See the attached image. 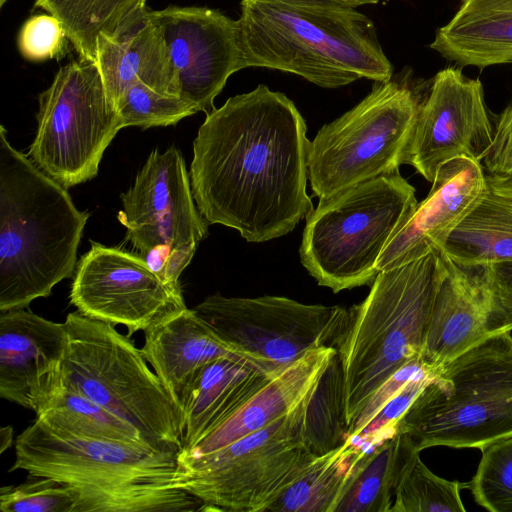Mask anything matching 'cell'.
Listing matches in <instances>:
<instances>
[{
	"label": "cell",
	"instance_id": "40",
	"mask_svg": "<svg viewBox=\"0 0 512 512\" xmlns=\"http://www.w3.org/2000/svg\"><path fill=\"white\" fill-rule=\"evenodd\" d=\"M14 442V433L12 426H3L0 430V453H4Z\"/></svg>",
	"mask_w": 512,
	"mask_h": 512
},
{
	"label": "cell",
	"instance_id": "38",
	"mask_svg": "<svg viewBox=\"0 0 512 512\" xmlns=\"http://www.w3.org/2000/svg\"><path fill=\"white\" fill-rule=\"evenodd\" d=\"M482 162L489 174L512 175V102L500 114Z\"/></svg>",
	"mask_w": 512,
	"mask_h": 512
},
{
	"label": "cell",
	"instance_id": "14",
	"mask_svg": "<svg viewBox=\"0 0 512 512\" xmlns=\"http://www.w3.org/2000/svg\"><path fill=\"white\" fill-rule=\"evenodd\" d=\"M69 299L84 316L123 325L130 337L186 308L180 285L164 282L140 255L95 242L77 264Z\"/></svg>",
	"mask_w": 512,
	"mask_h": 512
},
{
	"label": "cell",
	"instance_id": "25",
	"mask_svg": "<svg viewBox=\"0 0 512 512\" xmlns=\"http://www.w3.org/2000/svg\"><path fill=\"white\" fill-rule=\"evenodd\" d=\"M442 253L468 265L512 261V175L485 174L480 200L454 229Z\"/></svg>",
	"mask_w": 512,
	"mask_h": 512
},
{
	"label": "cell",
	"instance_id": "27",
	"mask_svg": "<svg viewBox=\"0 0 512 512\" xmlns=\"http://www.w3.org/2000/svg\"><path fill=\"white\" fill-rule=\"evenodd\" d=\"M366 452L345 440L318 455L267 511L335 512L356 464Z\"/></svg>",
	"mask_w": 512,
	"mask_h": 512
},
{
	"label": "cell",
	"instance_id": "41",
	"mask_svg": "<svg viewBox=\"0 0 512 512\" xmlns=\"http://www.w3.org/2000/svg\"><path fill=\"white\" fill-rule=\"evenodd\" d=\"M355 7L359 6V5H363V4H374V3H378L380 0H343Z\"/></svg>",
	"mask_w": 512,
	"mask_h": 512
},
{
	"label": "cell",
	"instance_id": "39",
	"mask_svg": "<svg viewBox=\"0 0 512 512\" xmlns=\"http://www.w3.org/2000/svg\"><path fill=\"white\" fill-rule=\"evenodd\" d=\"M496 289L512 309V261L488 264Z\"/></svg>",
	"mask_w": 512,
	"mask_h": 512
},
{
	"label": "cell",
	"instance_id": "3",
	"mask_svg": "<svg viewBox=\"0 0 512 512\" xmlns=\"http://www.w3.org/2000/svg\"><path fill=\"white\" fill-rule=\"evenodd\" d=\"M9 471L56 479L76 512H192L203 504L179 483L178 451L97 440L36 420L14 442Z\"/></svg>",
	"mask_w": 512,
	"mask_h": 512
},
{
	"label": "cell",
	"instance_id": "22",
	"mask_svg": "<svg viewBox=\"0 0 512 512\" xmlns=\"http://www.w3.org/2000/svg\"><path fill=\"white\" fill-rule=\"evenodd\" d=\"M97 65L110 106L135 82L152 90L179 97V85L161 25L148 10L145 16L116 38L99 36Z\"/></svg>",
	"mask_w": 512,
	"mask_h": 512
},
{
	"label": "cell",
	"instance_id": "18",
	"mask_svg": "<svg viewBox=\"0 0 512 512\" xmlns=\"http://www.w3.org/2000/svg\"><path fill=\"white\" fill-rule=\"evenodd\" d=\"M64 323L30 309L0 312V397L40 415L61 389Z\"/></svg>",
	"mask_w": 512,
	"mask_h": 512
},
{
	"label": "cell",
	"instance_id": "20",
	"mask_svg": "<svg viewBox=\"0 0 512 512\" xmlns=\"http://www.w3.org/2000/svg\"><path fill=\"white\" fill-rule=\"evenodd\" d=\"M336 354L337 350L332 345L306 352L299 359L275 372L229 418L190 449L179 451V454H209L273 424L315 392Z\"/></svg>",
	"mask_w": 512,
	"mask_h": 512
},
{
	"label": "cell",
	"instance_id": "12",
	"mask_svg": "<svg viewBox=\"0 0 512 512\" xmlns=\"http://www.w3.org/2000/svg\"><path fill=\"white\" fill-rule=\"evenodd\" d=\"M120 197L118 220L127 229V239L164 282L180 285L179 277L209 225L195 204L180 151H152Z\"/></svg>",
	"mask_w": 512,
	"mask_h": 512
},
{
	"label": "cell",
	"instance_id": "30",
	"mask_svg": "<svg viewBox=\"0 0 512 512\" xmlns=\"http://www.w3.org/2000/svg\"><path fill=\"white\" fill-rule=\"evenodd\" d=\"M419 451L407 458L399 474L390 512H464L460 496L468 483L435 475L422 462Z\"/></svg>",
	"mask_w": 512,
	"mask_h": 512
},
{
	"label": "cell",
	"instance_id": "5",
	"mask_svg": "<svg viewBox=\"0 0 512 512\" xmlns=\"http://www.w3.org/2000/svg\"><path fill=\"white\" fill-rule=\"evenodd\" d=\"M439 264L440 252H431L382 270L366 299L348 309L334 343L343 374L348 429L383 382L422 357Z\"/></svg>",
	"mask_w": 512,
	"mask_h": 512
},
{
	"label": "cell",
	"instance_id": "4",
	"mask_svg": "<svg viewBox=\"0 0 512 512\" xmlns=\"http://www.w3.org/2000/svg\"><path fill=\"white\" fill-rule=\"evenodd\" d=\"M0 126V312L27 308L70 278L89 213Z\"/></svg>",
	"mask_w": 512,
	"mask_h": 512
},
{
	"label": "cell",
	"instance_id": "31",
	"mask_svg": "<svg viewBox=\"0 0 512 512\" xmlns=\"http://www.w3.org/2000/svg\"><path fill=\"white\" fill-rule=\"evenodd\" d=\"M344 384L341 364L334 356L311 398L306 435L311 450L318 456L343 444L347 437Z\"/></svg>",
	"mask_w": 512,
	"mask_h": 512
},
{
	"label": "cell",
	"instance_id": "28",
	"mask_svg": "<svg viewBox=\"0 0 512 512\" xmlns=\"http://www.w3.org/2000/svg\"><path fill=\"white\" fill-rule=\"evenodd\" d=\"M414 450L410 438L397 433L367 451L356 464L335 512H390L399 474Z\"/></svg>",
	"mask_w": 512,
	"mask_h": 512
},
{
	"label": "cell",
	"instance_id": "17",
	"mask_svg": "<svg viewBox=\"0 0 512 512\" xmlns=\"http://www.w3.org/2000/svg\"><path fill=\"white\" fill-rule=\"evenodd\" d=\"M150 15L163 29L179 97L210 113L230 75L244 68L238 20L194 6H169Z\"/></svg>",
	"mask_w": 512,
	"mask_h": 512
},
{
	"label": "cell",
	"instance_id": "13",
	"mask_svg": "<svg viewBox=\"0 0 512 512\" xmlns=\"http://www.w3.org/2000/svg\"><path fill=\"white\" fill-rule=\"evenodd\" d=\"M194 310L240 355L275 372L306 352L335 343L347 320L341 306L280 296L210 295Z\"/></svg>",
	"mask_w": 512,
	"mask_h": 512
},
{
	"label": "cell",
	"instance_id": "34",
	"mask_svg": "<svg viewBox=\"0 0 512 512\" xmlns=\"http://www.w3.org/2000/svg\"><path fill=\"white\" fill-rule=\"evenodd\" d=\"M77 503L69 486L50 477L29 475L23 483L0 489L3 512H76Z\"/></svg>",
	"mask_w": 512,
	"mask_h": 512
},
{
	"label": "cell",
	"instance_id": "43",
	"mask_svg": "<svg viewBox=\"0 0 512 512\" xmlns=\"http://www.w3.org/2000/svg\"><path fill=\"white\" fill-rule=\"evenodd\" d=\"M462 1H465V0H462Z\"/></svg>",
	"mask_w": 512,
	"mask_h": 512
},
{
	"label": "cell",
	"instance_id": "19",
	"mask_svg": "<svg viewBox=\"0 0 512 512\" xmlns=\"http://www.w3.org/2000/svg\"><path fill=\"white\" fill-rule=\"evenodd\" d=\"M427 197L418 202L382 251L378 272L442 252L450 235L480 200L485 187L481 162L459 157L443 164Z\"/></svg>",
	"mask_w": 512,
	"mask_h": 512
},
{
	"label": "cell",
	"instance_id": "21",
	"mask_svg": "<svg viewBox=\"0 0 512 512\" xmlns=\"http://www.w3.org/2000/svg\"><path fill=\"white\" fill-rule=\"evenodd\" d=\"M144 335L142 353L181 412L191 384L205 366L240 355L187 307L155 323Z\"/></svg>",
	"mask_w": 512,
	"mask_h": 512
},
{
	"label": "cell",
	"instance_id": "16",
	"mask_svg": "<svg viewBox=\"0 0 512 512\" xmlns=\"http://www.w3.org/2000/svg\"><path fill=\"white\" fill-rule=\"evenodd\" d=\"M493 133L481 81L447 67L435 75L419 104L405 164L432 182L439 168L455 158L482 163Z\"/></svg>",
	"mask_w": 512,
	"mask_h": 512
},
{
	"label": "cell",
	"instance_id": "1",
	"mask_svg": "<svg viewBox=\"0 0 512 512\" xmlns=\"http://www.w3.org/2000/svg\"><path fill=\"white\" fill-rule=\"evenodd\" d=\"M305 121L285 94L258 85L207 114L193 141L190 183L208 224L262 243L313 210Z\"/></svg>",
	"mask_w": 512,
	"mask_h": 512
},
{
	"label": "cell",
	"instance_id": "35",
	"mask_svg": "<svg viewBox=\"0 0 512 512\" xmlns=\"http://www.w3.org/2000/svg\"><path fill=\"white\" fill-rule=\"evenodd\" d=\"M436 373L437 371L425 366L394 394L361 429L350 434L346 440L360 450L369 451L394 437L397 434L401 418Z\"/></svg>",
	"mask_w": 512,
	"mask_h": 512
},
{
	"label": "cell",
	"instance_id": "8",
	"mask_svg": "<svg viewBox=\"0 0 512 512\" xmlns=\"http://www.w3.org/2000/svg\"><path fill=\"white\" fill-rule=\"evenodd\" d=\"M417 203L414 187L399 171L320 198L306 217L302 265L334 293L371 285L382 251Z\"/></svg>",
	"mask_w": 512,
	"mask_h": 512
},
{
	"label": "cell",
	"instance_id": "23",
	"mask_svg": "<svg viewBox=\"0 0 512 512\" xmlns=\"http://www.w3.org/2000/svg\"><path fill=\"white\" fill-rule=\"evenodd\" d=\"M275 372L241 355L220 358L205 366L191 384L182 407L180 451L190 449L223 423Z\"/></svg>",
	"mask_w": 512,
	"mask_h": 512
},
{
	"label": "cell",
	"instance_id": "9",
	"mask_svg": "<svg viewBox=\"0 0 512 512\" xmlns=\"http://www.w3.org/2000/svg\"><path fill=\"white\" fill-rule=\"evenodd\" d=\"M314 393L268 427L214 452L178 453L180 486L202 502V511H267L317 457L306 435Z\"/></svg>",
	"mask_w": 512,
	"mask_h": 512
},
{
	"label": "cell",
	"instance_id": "37",
	"mask_svg": "<svg viewBox=\"0 0 512 512\" xmlns=\"http://www.w3.org/2000/svg\"><path fill=\"white\" fill-rule=\"evenodd\" d=\"M425 366L427 365L423 362L422 357H419L403 366L383 382L370 396L362 411L348 429L347 437L361 429L394 394Z\"/></svg>",
	"mask_w": 512,
	"mask_h": 512
},
{
	"label": "cell",
	"instance_id": "36",
	"mask_svg": "<svg viewBox=\"0 0 512 512\" xmlns=\"http://www.w3.org/2000/svg\"><path fill=\"white\" fill-rule=\"evenodd\" d=\"M68 37L62 23L51 14L30 17L18 36L19 51L30 61L58 58L65 53Z\"/></svg>",
	"mask_w": 512,
	"mask_h": 512
},
{
	"label": "cell",
	"instance_id": "24",
	"mask_svg": "<svg viewBox=\"0 0 512 512\" xmlns=\"http://www.w3.org/2000/svg\"><path fill=\"white\" fill-rule=\"evenodd\" d=\"M430 47L460 66L512 63V0H465Z\"/></svg>",
	"mask_w": 512,
	"mask_h": 512
},
{
	"label": "cell",
	"instance_id": "2",
	"mask_svg": "<svg viewBox=\"0 0 512 512\" xmlns=\"http://www.w3.org/2000/svg\"><path fill=\"white\" fill-rule=\"evenodd\" d=\"M242 61L324 88L391 80L372 20L343 0H241Z\"/></svg>",
	"mask_w": 512,
	"mask_h": 512
},
{
	"label": "cell",
	"instance_id": "33",
	"mask_svg": "<svg viewBox=\"0 0 512 512\" xmlns=\"http://www.w3.org/2000/svg\"><path fill=\"white\" fill-rule=\"evenodd\" d=\"M117 112L122 128L137 126L147 129L174 125L198 111L180 97L165 96L142 82H135L120 97Z\"/></svg>",
	"mask_w": 512,
	"mask_h": 512
},
{
	"label": "cell",
	"instance_id": "7",
	"mask_svg": "<svg viewBox=\"0 0 512 512\" xmlns=\"http://www.w3.org/2000/svg\"><path fill=\"white\" fill-rule=\"evenodd\" d=\"M61 388L81 394L137 428L160 450L182 449V412L141 348L114 325L67 315Z\"/></svg>",
	"mask_w": 512,
	"mask_h": 512
},
{
	"label": "cell",
	"instance_id": "15",
	"mask_svg": "<svg viewBox=\"0 0 512 512\" xmlns=\"http://www.w3.org/2000/svg\"><path fill=\"white\" fill-rule=\"evenodd\" d=\"M512 331V309L498 293L488 264H440L422 351L435 371L484 340Z\"/></svg>",
	"mask_w": 512,
	"mask_h": 512
},
{
	"label": "cell",
	"instance_id": "6",
	"mask_svg": "<svg viewBox=\"0 0 512 512\" xmlns=\"http://www.w3.org/2000/svg\"><path fill=\"white\" fill-rule=\"evenodd\" d=\"M418 451L485 447L512 437V336L466 350L428 382L398 424Z\"/></svg>",
	"mask_w": 512,
	"mask_h": 512
},
{
	"label": "cell",
	"instance_id": "42",
	"mask_svg": "<svg viewBox=\"0 0 512 512\" xmlns=\"http://www.w3.org/2000/svg\"><path fill=\"white\" fill-rule=\"evenodd\" d=\"M5 1H6V0H1V6L4 4V2H5Z\"/></svg>",
	"mask_w": 512,
	"mask_h": 512
},
{
	"label": "cell",
	"instance_id": "11",
	"mask_svg": "<svg viewBox=\"0 0 512 512\" xmlns=\"http://www.w3.org/2000/svg\"><path fill=\"white\" fill-rule=\"evenodd\" d=\"M37 123L28 155L65 188L97 175L106 148L122 129L97 65L81 59L60 67L39 95Z\"/></svg>",
	"mask_w": 512,
	"mask_h": 512
},
{
	"label": "cell",
	"instance_id": "26",
	"mask_svg": "<svg viewBox=\"0 0 512 512\" xmlns=\"http://www.w3.org/2000/svg\"><path fill=\"white\" fill-rule=\"evenodd\" d=\"M146 0H36L35 6L56 17L79 59L94 62L99 36L116 38L148 11Z\"/></svg>",
	"mask_w": 512,
	"mask_h": 512
},
{
	"label": "cell",
	"instance_id": "32",
	"mask_svg": "<svg viewBox=\"0 0 512 512\" xmlns=\"http://www.w3.org/2000/svg\"><path fill=\"white\" fill-rule=\"evenodd\" d=\"M481 451V460L467 488L484 509L512 512V437Z\"/></svg>",
	"mask_w": 512,
	"mask_h": 512
},
{
	"label": "cell",
	"instance_id": "29",
	"mask_svg": "<svg viewBox=\"0 0 512 512\" xmlns=\"http://www.w3.org/2000/svg\"><path fill=\"white\" fill-rule=\"evenodd\" d=\"M36 418L76 436L155 448L131 424L93 400L64 388Z\"/></svg>",
	"mask_w": 512,
	"mask_h": 512
},
{
	"label": "cell",
	"instance_id": "10",
	"mask_svg": "<svg viewBox=\"0 0 512 512\" xmlns=\"http://www.w3.org/2000/svg\"><path fill=\"white\" fill-rule=\"evenodd\" d=\"M378 83L310 141L308 180L319 199L399 171L405 164L419 103L409 88L397 82Z\"/></svg>",
	"mask_w": 512,
	"mask_h": 512
}]
</instances>
